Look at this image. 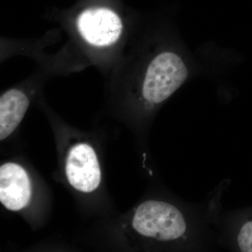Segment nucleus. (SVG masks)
Segmentation results:
<instances>
[{
    "label": "nucleus",
    "instance_id": "nucleus-2",
    "mask_svg": "<svg viewBox=\"0 0 252 252\" xmlns=\"http://www.w3.org/2000/svg\"><path fill=\"white\" fill-rule=\"evenodd\" d=\"M188 75L185 63L177 55L171 52L159 54L146 73L142 96L149 103H161L185 83Z\"/></svg>",
    "mask_w": 252,
    "mask_h": 252
},
{
    "label": "nucleus",
    "instance_id": "nucleus-7",
    "mask_svg": "<svg viewBox=\"0 0 252 252\" xmlns=\"http://www.w3.org/2000/svg\"><path fill=\"white\" fill-rule=\"evenodd\" d=\"M232 237L236 249L240 252H252V211L235 225Z\"/></svg>",
    "mask_w": 252,
    "mask_h": 252
},
{
    "label": "nucleus",
    "instance_id": "nucleus-3",
    "mask_svg": "<svg viewBox=\"0 0 252 252\" xmlns=\"http://www.w3.org/2000/svg\"><path fill=\"white\" fill-rule=\"evenodd\" d=\"M65 172L69 184L83 193H91L99 187L101 171L94 149L87 144L71 148L66 160Z\"/></svg>",
    "mask_w": 252,
    "mask_h": 252
},
{
    "label": "nucleus",
    "instance_id": "nucleus-5",
    "mask_svg": "<svg viewBox=\"0 0 252 252\" xmlns=\"http://www.w3.org/2000/svg\"><path fill=\"white\" fill-rule=\"evenodd\" d=\"M31 185L21 165L6 162L0 167V201L8 210L18 211L31 200Z\"/></svg>",
    "mask_w": 252,
    "mask_h": 252
},
{
    "label": "nucleus",
    "instance_id": "nucleus-4",
    "mask_svg": "<svg viewBox=\"0 0 252 252\" xmlns=\"http://www.w3.org/2000/svg\"><path fill=\"white\" fill-rule=\"evenodd\" d=\"M81 36L89 44L106 46L120 37L122 23L118 15L106 8H95L83 11L77 19Z\"/></svg>",
    "mask_w": 252,
    "mask_h": 252
},
{
    "label": "nucleus",
    "instance_id": "nucleus-6",
    "mask_svg": "<svg viewBox=\"0 0 252 252\" xmlns=\"http://www.w3.org/2000/svg\"><path fill=\"white\" fill-rule=\"evenodd\" d=\"M30 105L23 91L13 89L0 97V140H4L17 128Z\"/></svg>",
    "mask_w": 252,
    "mask_h": 252
},
{
    "label": "nucleus",
    "instance_id": "nucleus-1",
    "mask_svg": "<svg viewBox=\"0 0 252 252\" xmlns=\"http://www.w3.org/2000/svg\"><path fill=\"white\" fill-rule=\"evenodd\" d=\"M131 226L141 238L171 249L188 247L198 233L195 217L172 200H149L141 203L132 215Z\"/></svg>",
    "mask_w": 252,
    "mask_h": 252
}]
</instances>
